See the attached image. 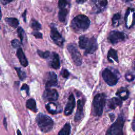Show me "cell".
I'll return each mask as SVG.
<instances>
[{"instance_id":"1","label":"cell","mask_w":135,"mask_h":135,"mask_svg":"<svg viewBox=\"0 0 135 135\" xmlns=\"http://www.w3.org/2000/svg\"><path fill=\"white\" fill-rule=\"evenodd\" d=\"M90 24L89 18L84 15H78L71 21V27L75 32H82L88 28Z\"/></svg>"},{"instance_id":"2","label":"cell","mask_w":135,"mask_h":135,"mask_svg":"<svg viewBox=\"0 0 135 135\" xmlns=\"http://www.w3.org/2000/svg\"><path fill=\"white\" fill-rule=\"evenodd\" d=\"M36 121L43 132H48L53 128V121L51 117L46 114L42 113H39L36 117Z\"/></svg>"},{"instance_id":"3","label":"cell","mask_w":135,"mask_h":135,"mask_svg":"<svg viewBox=\"0 0 135 135\" xmlns=\"http://www.w3.org/2000/svg\"><path fill=\"white\" fill-rule=\"evenodd\" d=\"M105 95L99 93L94 97L92 103V113L94 115L101 116L105 104Z\"/></svg>"},{"instance_id":"4","label":"cell","mask_w":135,"mask_h":135,"mask_svg":"<svg viewBox=\"0 0 135 135\" xmlns=\"http://www.w3.org/2000/svg\"><path fill=\"white\" fill-rule=\"evenodd\" d=\"M124 123V118L123 115L120 114L115 122L113 123L108 130L106 134L108 135H121L123 134V127Z\"/></svg>"},{"instance_id":"5","label":"cell","mask_w":135,"mask_h":135,"mask_svg":"<svg viewBox=\"0 0 135 135\" xmlns=\"http://www.w3.org/2000/svg\"><path fill=\"white\" fill-rule=\"evenodd\" d=\"M67 48L74 64L77 66L81 65L82 56L75 45L74 44H69L68 45Z\"/></svg>"},{"instance_id":"6","label":"cell","mask_w":135,"mask_h":135,"mask_svg":"<svg viewBox=\"0 0 135 135\" xmlns=\"http://www.w3.org/2000/svg\"><path fill=\"white\" fill-rule=\"evenodd\" d=\"M102 77L105 82L110 86L115 85L118 81L117 75L110 69H105L102 72Z\"/></svg>"},{"instance_id":"7","label":"cell","mask_w":135,"mask_h":135,"mask_svg":"<svg viewBox=\"0 0 135 135\" xmlns=\"http://www.w3.org/2000/svg\"><path fill=\"white\" fill-rule=\"evenodd\" d=\"M50 37L54 43L57 46L60 47L63 46L64 42V39L59 33L55 26H51Z\"/></svg>"},{"instance_id":"8","label":"cell","mask_w":135,"mask_h":135,"mask_svg":"<svg viewBox=\"0 0 135 135\" xmlns=\"http://www.w3.org/2000/svg\"><path fill=\"white\" fill-rule=\"evenodd\" d=\"M125 37L124 33L117 31H112L109 34L108 40L112 44H115L123 41Z\"/></svg>"},{"instance_id":"9","label":"cell","mask_w":135,"mask_h":135,"mask_svg":"<svg viewBox=\"0 0 135 135\" xmlns=\"http://www.w3.org/2000/svg\"><path fill=\"white\" fill-rule=\"evenodd\" d=\"M93 11L96 13L103 11L108 4L107 0H91Z\"/></svg>"},{"instance_id":"10","label":"cell","mask_w":135,"mask_h":135,"mask_svg":"<svg viewBox=\"0 0 135 135\" xmlns=\"http://www.w3.org/2000/svg\"><path fill=\"white\" fill-rule=\"evenodd\" d=\"M59 94L57 91L50 88H46L43 94V98L45 101H55L57 100Z\"/></svg>"},{"instance_id":"11","label":"cell","mask_w":135,"mask_h":135,"mask_svg":"<svg viewBox=\"0 0 135 135\" xmlns=\"http://www.w3.org/2000/svg\"><path fill=\"white\" fill-rule=\"evenodd\" d=\"M97 48L98 44L96 38L93 37L91 38H89L88 43L85 48V51L84 54L85 55L88 54H92L97 50Z\"/></svg>"},{"instance_id":"12","label":"cell","mask_w":135,"mask_h":135,"mask_svg":"<svg viewBox=\"0 0 135 135\" xmlns=\"http://www.w3.org/2000/svg\"><path fill=\"white\" fill-rule=\"evenodd\" d=\"M134 9L128 8L125 15V22L126 27H131L134 25Z\"/></svg>"},{"instance_id":"13","label":"cell","mask_w":135,"mask_h":135,"mask_svg":"<svg viewBox=\"0 0 135 135\" xmlns=\"http://www.w3.org/2000/svg\"><path fill=\"white\" fill-rule=\"evenodd\" d=\"M75 102L74 95L73 94H71L69 97L68 103L65 106L64 109V114L65 115H69L71 114L75 107Z\"/></svg>"},{"instance_id":"14","label":"cell","mask_w":135,"mask_h":135,"mask_svg":"<svg viewBox=\"0 0 135 135\" xmlns=\"http://www.w3.org/2000/svg\"><path fill=\"white\" fill-rule=\"evenodd\" d=\"M84 101L83 100H78L77 103V110L74 116V121L75 122L80 120L83 116V107Z\"/></svg>"},{"instance_id":"15","label":"cell","mask_w":135,"mask_h":135,"mask_svg":"<svg viewBox=\"0 0 135 135\" xmlns=\"http://www.w3.org/2000/svg\"><path fill=\"white\" fill-rule=\"evenodd\" d=\"M57 84V75L54 72H50L49 73L47 80L45 83L46 88H50L52 86H55Z\"/></svg>"},{"instance_id":"16","label":"cell","mask_w":135,"mask_h":135,"mask_svg":"<svg viewBox=\"0 0 135 135\" xmlns=\"http://www.w3.org/2000/svg\"><path fill=\"white\" fill-rule=\"evenodd\" d=\"M16 55L20 61V63L22 66H23L24 67H26L28 65V61L21 47L18 48L16 52Z\"/></svg>"},{"instance_id":"17","label":"cell","mask_w":135,"mask_h":135,"mask_svg":"<svg viewBox=\"0 0 135 135\" xmlns=\"http://www.w3.org/2000/svg\"><path fill=\"white\" fill-rule=\"evenodd\" d=\"M122 105V101L118 98H112L108 100V107L110 109L114 110L118 106L120 107Z\"/></svg>"},{"instance_id":"18","label":"cell","mask_w":135,"mask_h":135,"mask_svg":"<svg viewBox=\"0 0 135 135\" xmlns=\"http://www.w3.org/2000/svg\"><path fill=\"white\" fill-rule=\"evenodd\" d=\"M116 95L118 96L121 100H125L128 99L129 95V92L127 88H121L117 91Z\"/></svg>"},{"instance_id":"19","label":"cell","mask_w":135,"mask_h":135,"mask_svg":"<svg viewBox=\"0 0 135 135\" xmlns=\"http://www.w3.org/2000/svg\"><path fill=\"white\" fill-rule=\"evenodd\" d=\"M108 59L109 62H113V61L118 62V57L117 55V52L113 49H110L108 53Z\"/></svg>"},{"instance_id":"20","label":"cell","mask_w":135,"mask_h":135,"mask_svg":"<svg viewBox=\"0 0 135 135\" xmlns=\"http://www.w3.org/2000/svg\"><path fill=\"white\" fill-rule=\"evenodd\" d=\"M68 12L69 9L67 8V7L60 8V11L58 13V18L60 22L63 23L65 22Z\"/></svg>"},{"instance_id":"21","label":"cell","mask_w":135,"mask_h":135,"mask_svg":"<svg viewBox=\"0 0 135 135\" xmlns=\"http://www.w3.org/2000/svg\"><path fill=\"white\" fill-rule=\"evenodd\" d=\"M51 65L54 69H58L60 67L59 56V55L56 53H53V57Z\"/></svg>"},{"instance_id":"22","label":"cell","mask_w":135,"mask_h":135,"mask_svg":"<svg viewBox=\"0 0 135 135\" xmlns=\"http://www.w3.org/2000/svg\"><path fill=\"white\" fill-rule=\"evenodd\" d=\"M46 109L48 112L51 113L52 114H55L57 112V107L56 104L54 102H49L46 105Z\"/></svg>"},{"instance_id":"23","label":"cell","mask_w":135,"mask_h":135,"mask_svg":"<svg viewBox=\"0 0 135 135\" xmlns=\"http://www.w3.org/2000/svg\"><path fill=\"white\" fill-rule=\"evenodd\" d=\"M26 107L30 110H32L34 112H37V107L36 104V102L33 99H30L26 101Z\"/></svg>"},{"instance_id":"24","label":"cell","mask_w":135,"mask_h":135,"mask_svg":"<svg viewBox=\"0 0 135 135\" xmlns=\"http://www.w3.org/2000/svg\"><path fill=\"white\" fill-rule=\"evenodd\" d=\"M5 21L8 25L13 28H16L19 25V22L18 20L14 17H7L5 18Z\"/></svg>"},{"instance_id":"25","label":"cell","mask_w":135,"mask_h":135,"mask_svg":"<svg viewBox=\"0 0 135 135\" xmlns=\"http://www.w3.org/2000/svg\"><path fill=\"white\" fill-rule=\"evenodd\" d=\"M71 132V126L69 123H66L63 128L59 132V135H69Z\"/></svg>"},{"instance_id":"26","label":"cell","mask_w":135,"mask_h":135,"mask_svg":"<svg viewBox=\"0 0 135 135\" xmlns=\"http://www.w3.org/2000/svg\"><path fill=\"white\" fill-rule=\"evenodd\" d=\"M89 40V38L86 37L85 36H81L79 37V46L82 49H85L86 44L88 43Z\"/></svg>"},{"instance_id":"27","label":"cell","mask_w":135,"mask_h":135,"mask_svg":"<svg viewBox=\"0 0 135 135\" xmlns=\"http://www.w3.org/2000/svg\"><path fill=\"white\" fill-rule=\"evenodd\" d=\"M121 18V15L120 13L115 14L112 18V25L114 27L118 26L120 24V20Z\"/></svg>"},{"instance_id":"28","label":"cell","mask_w":135,"mask_h":135,"mask_svg":"<svg viewBox=\"0 0 135 135\" xmlns=\"http://www.w3.org/2000/svg\"><path fill=\"white\" fill-rule=\"evenodd\" d=\"M15 69L16 71L17 74L20 79L22 81L24 80L26 77V75L25 72L24 71H22V69L20 68H15Z\"/></svg>"},{"instance_id":"29","label":"cell","mask_w":135,"mask_h":135,"mask_svg":"<svg viewBox=\"0 0 135 135\" xmlns=\"http://www.w3.org/2000/svg\"><path fill=\"white\" fill-rule=\"evenodd\" d=\"M31 27L35 31H38L41 29V25L36 20L33 19L31 23Z\"/></svg>"},{"instance_id":"30","label":"cell","mask_w":135,"mask_h":135,"mask_svg":"<svg viewBox=\"0 0 135 135\" xmlns=\"http://www.w3.org/2000/svg\"><path fill=\"white\" fill-rule=\"evenodd\" d=\"M17 33H18V36L20 37V40H21V43H23L24 41V39L25 37V32L24 31V30L21 27H19L17 28Z\"/></svg>"},{"instance_id":"31","label":"cell","mask_w":135,"mask_h":135,"mask_svg":"<svg viewBox=\"0 0 135 135\" xmlns=\"http://www.w3.org/2000/svg\"><path fill=\"white\" fill-rule=\"evenodd\" d=\"M70 6L68 0H59L58 2V7L60 8L68 7Z\"/></svg>"},{"instance_id":"32","label":"cell","mask_w":135,"mask_h":135,"mask_svg":"<svg viewBox=\"0 0 135 135\" xmlns=\"http://www.w3.org/2000/svg\"><path fill=\"white\" fill-rule=\"evenodd\" d=\"M37 53L40 57H41L42 58H43V59L47 58L50 56V52L48 51L43 52L40 50H37Z\"/></svg>"},{"instance_id":"33","label":"cell","mask_w":135,"mask_h":135,"mask_svg":"<svg viewBox=\"0 0 135 135\" xmlns=\"http://www.w3.org/2000/svg\"><path fill=\"white\" fill-rule=\"evenodd\" d=\"M12 45L14 48H18L20 46V42L17 39H14L11 42Z\"/></svg>"},{"instance_id":"34","label":"cell","mask_w":135,"mask_h":135,"mask_svg":"<svg viewBox=\"0 0 135 135\" xmlns=\"http://www.w3.org/2000/svg\"><path fill=\"white\" fill-rule=\"evenodd\" d=\"M125 78L128 81H132L134 80V76L133 74H132L131 73H128L126 74L125 75Z\"/></svg>"},{"instance_id":"35","label":"cell","mask_w":135,"mask_h":135,"mask_svg":"<svg viewBox=\"0 0 135 135\" xmlns=\"http://www.w3.org/2000/svg\"><path fill=\"white\" fill-rule=\"evenodd\" d=\"M61 74L62 76L64 78H67L69 76V71L66 69H62L61 72Z\"/></svg>"},{"instance_id":"36","label":"cell","mask_w":135,"mask_h":135,"mask_svg":"<svg viewBox=\"0 0 135 135\" xmlns=\"http://www.w3.org/2000/svg\"><path fill=\"white\" fill-rule=\"evenodd\" d=\"M32 35H33L36 38H42L43 37V35L41 33L37 31H34L32 33Z\"/></svg>"},{"instance_id":"37","label":"cell","mask_w":135,"mask_h":135,"mask_svg":"<svg viewBox=\"0 0 135 135\" xmlns=\"http://www.w3.org/2000/svg\"><path fill=\"white\" fill-rule=\"evenodd\" d=\"M21 90L22 91L24 90L26 91V94L28 95V92H29V86H28V85H27L26 84H23V85L21 87Z\"/></svg>"},{"instance_id":"38","label":"cell","mask_w":135,"mask_h":135,"mask_svg":"<svg viewBox=\"0 0 135 135\" xmlns=\"http://www.w3.org/2000/svg\"><path fill=\"white\" fill-rule=\"evenodd\" d=\"M12 1H13V0H1L2 3L3 4H4V5H5V4H8V3H10V2H11Z\"/></svg>"},{"instance_id":"39","label":"cell","mask_w":135,"mask_h":135,"mask_svg":"<svg viewBox=\"0 0 135 135\" xmlns=\"http://www.w3.org/2000/svg\"><path fill=\"white\" fill-rule=\"evenodd\" d=\"M26 9L25 10L24 12L22 14V17L23 18V20H24V21L25 22H26Z\"/></svg>"},{"instance_id":"40","label":"cell","mask_w":135,"mask_h":135,"mask_svg":"<svg viewBox=\"0 0 135 135\" xmlns=\"http://www.w3.org/2000/svg\"><path fill=\"white\" fill-rule=\"evenodd\" d=\"M3 124L4 127H5V129H7V122H6V119L5 117L4 118V120H3Z\"/></svg>"},{"instance_id":"41","label":"cell","mask_w":135,"mask_h":135,"mask_svg":"<svg viewBox=\"0 0 135 135\" xmlns=\"http://www.w3.org/2000/svg\"><path fill=\"white\" fill-rule=\"evenodd\" d=\"M109 117L111 118V120L112 121L113 119L114 118V114H113V113H110L109 114Z\"/></svg>"},{"instance_id":"42","label":"cell","mask_w":135,"mask_h":135,"mask_svg":"<svg viewBox=\"0 0 135 135\" xmlns=\"http://www.w3.org/2000/svg\"><path fill=\"white\" fill-rule=\"evenodd\" d=\"M86 1V0H76V2H77L78 3H79V4H80H80L83 3L85 2Z\"/></svg>"},{"instance_id":"43","label":"cell","mask_w":135,"mask_h":135,"mask_svg":"<svg viewBox=\"0 0 135 135\" xmlns=\"http://www.w3.org/2000/svg\"><path fill=\"white\" fill-rule=\"evenodd\" d=\"M132 129L133 130H134V120H133V122L132 123Z\"/></svg>"},{"instance_id":"44","label":"cell","mask_w":135,"mask_h":135,"mask_svg":"<svg viewBox=\"0 0 135 135\" xmlns=\"http://www.w3.org/2000/svg\"><path fill=\"white\" fill-rule=\"evenodd\" d=\"M2 12H1V6H0V20L1 19V17H2Z\"/></svg>"},{"instance_id":"45","label":"cell","mask_w":135,"mask_h":135,"mask_svg":"<svg viewBox=\"0 0 135 135\" xmlns=\"http://www.w3.org/2000/svg\"><path fill=\"white\" fill-rule=\"evenodd\" d=\"M17 134H21L22 133H21V132L20 131V130H18L17 131Z\"/></svg>"},{"instance_id":"46","label":"cell","mask_w":135,"mask_h":135,"mask_svg":"<svg viewBox=\"0 0 135 135\" xmlns=\"http://www.w3.org/2000/svg\"><path fill=\"white\" fill-rule=\"evenodd\" d=\"M126 2H129V1H132V0H124Z\"/></svg>"}]
</instances>
